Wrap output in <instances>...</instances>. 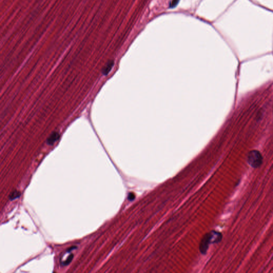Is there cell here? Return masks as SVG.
<instances>
[{
	"label": "cell",
	"mask_w": 273,
	"mask_h": 273,
	"mask_svg": "<svg viewBox=\"0 0 273 273\" xmlns=\"http://www.w3.org/2000/svg\"><path fill=\"white\" fill-rule=\"evenodd\" d=\"M247 161L252 168H259L263 162V158L259 151L252 150L248 154Z\"/></svg>",
	"instance_id": "obj_1"
},
{
	"label": "cell",
	"mask_w": 273,
	"mask_h": 273,
	"mask_svg": "<svg viewBox=\"0 0 273 273\" xmlns=\"http://www.w3.org/2000/svg\"><path fill=\"white\" fill-rule=\"evenodd\" d=\"M60 138V134H59L58 132H53L52 134H51L50 136H49L47 139V144L50 145H52L54 144L55 142L57 141L58 139Z\"/></svg>",
	"instance_id": "obj_2"
},
{
	"label": "cell",
	"mask_w": 273,
	"mask_h": 273,
	"mask_svg": "<svg viewBox=\"0 0 273 273\" xmlns=\"http://www.w3.org/2000/svg\"><path fill=\"white\" fill-rule=\"evenodd\" d=\"M113 62H108V64H107L105 67L104 68L103 70V74L105 75H106L108 73L110 72V70L112 69V67H113Z\"/></svg>",
	"instance_id": "obj_3"
},
{
	"label": "cell",
	"mask_w": 273,
	"mask_h": 273,
	"mask_svg": "<svg viewBox=\"0 0 273 273\" xmlns=\"http://www.w3.org/2000/svg\"><path fill=\"white\" fill-rule=\"evenodd\" d=\"M21 195V193L17 190H14L12 192L10 195L9 198L10 200H14L15 199L18 198Z\"/></svg>",
	"instance_id": "obj_4"
},
{
	"label": "cell",
	"mask_w": 273,
	"mask_h": 273,
	"mask_svg": "<svg viewBox=\"0 0 273 273\" xmlns=\"http://www.w3.org/2000/svg\"><path fill=\"white\" fill-rule=\"evenodd\" d=\"M73 257H74V255L73 254H70V256L68 257V258L66 259V260L63 263V265H65V266H66V265H68V264H70V262L72 261Z\"/></svg>",
	"instance_id": "obj_5"
},
{
	"label": "cell",
	"mask_w": 273,
	"mask_h": 273,
	"mask_svg": "<svg viewBox=\"0 0 273 273\" xmlns=\"http://www.w3.org/2000/svg\"><path fill=\"white\" fill-rule=\"evenodd\" d=\"M179 0H172L171 3H170V7L173 8L176 7L179 2Z\"/></svg>",
	"instance_id": "obj_6"
},
{
	"label": "cell",
	"mask_w": 273,
	"mask_h": 273,
	"mask_svg": "<svg viewBox=\"0 0 273 273\" xmlns=\"http://www.w3.org/2000/svg\"><path fill=\"white\" fill-rule=\"evenodd\" d=\"M134 198H135V196H134V193H130L129 194V195H128V200H129V201H132L133 200H134Z\"/></svg>",
	"instance_id": "obj_7"
}]
</instances>
